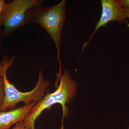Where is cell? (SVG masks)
<instances>
[{"label": "cell", "mask_w": 129, "mask_h": 129, "mask_svg": "<svg viewBox=\"0 0 129 129\" xmlns=\"http://www.w3.org/2000/svg\"><path fill=\"white\" fill-rule=\"evenodd\" d=\"M58 80H60V84L57 86L56 90L51 93L47 91L45 96L36 103L27 117L23 121L26 128L35 129V122L42 113L57 103L62 106V122L64 118L68 117V108L66 105L71 102L74 98L78 85L71 77L70 73L67 70L57 76L56 85H57Z\"/></svg>", "instance_id": "6da1fadb"}, {"label": "cell", "mask_w": 129, "mask_h": 129, "mask_svg": "<svg viewBox=\"0 0 129 129\" xmlns=\"http://www.w3.org/2000/svg\"><path fill=\"white\" fill-rule=\"evenodd\" d=\"M14 56L9 59L7 56H5L0 62V74L4 80L5 92V98L0 108V112L14 109L17 104L20 102H23L25 104L37 102L46 95L48 91L47 88L50 85V82L45 80L42 67L39 70V79L34 89L27 92L19 90L14 85L10 83L7 76L8 70L14 64Z\"/></svg>", "instance_id": "7a4b0ae2"}, {"label": "cell", "mask_w": 129, "mask_h": 129, "mask_svg": "<svg viewBox=\"0 0 129 129\" xmlns=\"http://www.w3.org/2000/svg\"><path fill=\"white\" fill-rule=\"evenodd\" d=\"M66 1L62 0L59 4L51 7L42 6L29 9L26 13L27 24L37 23L44 28L53 39L57 51V58L61 67L60 55L61 36L64 21Z\"/></svg>", "instance_id": "3957f363"}, {"label": "cell", "mask_w": 129, "mask_h": 129, "mask_svg": "<svg viewBox=\"0 0 129 129\" xmlns=\"http://www.w3.org/2000/svg\"><path fill=\"white\" fill-rule=\"evenodd\" d=\"M43 0H14L6 3L1 15L4 27L2 36L5 37L27 24L26 13L30 9L42 6Z\"/></svg>", "instance_id": "277c9868"}, {"label": "cell", "mask_w": 129, "mask_h": 129, "mask_svg": "<svg viewBox=\"0 0 129 129\" xmlns=\"http://www.w3.org/2000/svg\"><path fill=\"white\" fill-rule=\"evenodd\" d=\"M101 3L102 12L101 18L89 40L83 45L81 54L95 32L101 27H104L108 23L112 21H118L121 24L128 23L123 8L121 6L118 1L102 0Z\"/></svg>", "instance_id": "5b68a950"}, {"label": "cell", "mask_w": 129, "mask_h": 129, "mask_svg": "<svg viewBox=\"0 0 129 129\" xmlns=\"http://www.w3.org/2000/svg\"><path fill=\"white\" fill-rule=\"evenodd\" d=\"M36 103L33 102L23 107L0 112V129H10L17 123L24 121Z\"/></svg>", "instance_id": "8992f818"}, {"label": "cell", "mask_w": 129, "mask_h": 129, "mask_svg": "<svg viewBox=\"0 0 129 129\" xmlns=\"http://www.w3.org/2000/svg\"><path fill=\"white\" fill-rule=\"evenodd\" d=\"M5 96L4 80L2 75L0 74V108L1 107L4 101Z\"/></svg>", "instance_id": "52a82bcc"}, {"label": "cell", "mask_w": 129, "mask_h": 129, "mask_svg": "<svg viewBox=\"0 0 129 129\" xmlns=\"http://www.w3.org/2000/svg\"><path fill=\"white\" fill-rule=\"evenodd\" d=\"M6 3L4 0H0V30L2 26H3L2 22L1 19V15Z\"/></svg>", "instance_id": "ba28073f"}, {"label": "cell", "mask_w": 129, "mask_h": 129, "mask_svg": "<svg viewBox=\"0 0 129 129\" xmlns=\"http://www.w3.org/2000/svg\"><path fill=\"white\" fill-rule=\"evenodd\" d=\"M118 1L122 7L129 9V0H118Z\"/></svg>", "instance_id": "9c48e42d"}, {"label": "cell", "mask_w": 129, "mask_h": 129, "mask_svg": "<svg viewBox=\"0 0 129 129\" xmlns=\"http://www.w3.org/2000/svg\"><path fill=\"white\" fill-rule=\"evenodd\" d=\"M23 121L17 123L14 125V127L11 129H29L26 128L24 125Z\"/></svg>", "instance_id": "30bf717a"}, {"label": "cell", "mask_w": 129, "mask_h": 129, "mask_svg": "<svg viewBox=\"0 0 129 129\" xmlns=\"http://www.w3.org/2000/svg\"><path fill=\"white\" fill-rule=\"evenodd\" d=\"M124 10L127 18H129V9L127 8H123Z\"/></svg>", "instance_id": "8fae6325"}, {"label": "cell", "mask_w": 129, "mask_h": 129, "mask_svg": "<svg viewBox=\"0 0 129 129\" xmlns=\"http://www.w3.org/2000/svg\"><path fill=\"white\" fill-rule=\"evenodd\" d=\"M2 46V44L1 42L0 41V50H1V49Z\"/></svg>", "instance_id": "7c38bea8"}, {"label": "cell", "mask_w": 129, "mask_h": 129, "mask_svg": "<svg viewBox=\"0 0 129 129\" xmlns=\"http://www.w3.org/2000/svg\"><path fill=\"white\" fill-rule=\"evenodd\" d=\"M128 129H129V128H128Z\"/></svg>", "instance_id": "4fadbf2b"}]
</instances>
